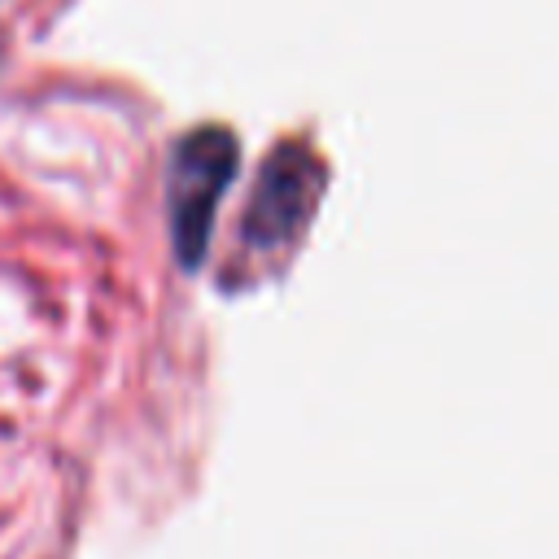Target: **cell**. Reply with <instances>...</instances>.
Returning a JSON list of instances; mask_svg holds the SVG:
<instances>
[{"mask_svg":"<svg viewBox=\"0 0 559 559\" xmlns=\"http://www.w3.org/2000/svg\"><path fill=\"white\" fill-rule=\"evenodd\" d=\"M236 166H240V148L227 127H197L175 140L170 175H166V214H170V245L183 271H197L205 262L214 214L236 179Z\"/></svg>","mask_w":559,"mask_h":559,"instance_id":"obj_1","label":"cell"},{"mask_svg":"<svg viewBox=\"0 0 559 559\" xmlns=\"http://www.w3.org/2000/svg\"><path fill=\"white\" fill-rule=\"evenodd\" d=\"M319 201V162L306 144H280L253 183L249 214L240 223V240L249 249H284L297 240V231L310 223V210Z\"/></svg>","mask_w":559,"mask_h":559,"instance_id":"obj_2","label":"cell"}]
</instances>
